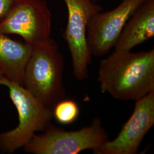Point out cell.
Segmentation results:
<instances>
[{
	"label": "cell",
	"mask_w": 154,
	"mask_h": 154,
	"mask_svg": "<svg viewBox=\"0 0 154 154\" xmlns=\"http://www.w3.org/2000/svg\"><path fill=\"white\" fill-rule=\"evenodd\" d=\"M101 91L121 100H137L154 91V50H115L100 61Z\"/></svg>",
	"instance_id": "cell-1"
},
{
	"label": "cell",
	"mask_w": 154,
	"mask_h": 154,
	"mask_svg": "<svg viewBox=\"0 0 154 154\" xmlns=\"http://www.w3.org/2000/svg\"><path fill=\"white\" fill-rule=\"evenodd\" d=\"M64 60L55 41L50 38L33 47L23 77V86L46 107L53 110L64 99Z\"/></svg>",
	"instance_id": "cell-2"
},
{
	"label": "cell",
	"mask_w": 154,
	"mask_h": 154,
	"mask_svg": "<svg viewBox=\"0 0 154 154\" xmlns=\"http://www.w3.org/2000/svg\"><path fill=\"white\" fill-rule=\"evenodd\" d=\"M0 85L8 88L10 98L18 116L16 127L0 133V150L11 153L23 147L36 132L44 131L51 124L53 110L40 102L22 85L5 77L0 80Z\"/></svg>",
	"instance_id": "cell-3"
},
{
	"label": "cell",
	"mask_w": 154,
	"mask_h": 154,
	"mask_svg": "<svg viewBox=\"0 0 154 154\" xmlns=\"http://www.w3.org/2000/svg\"><path fill=\"white\" fill-rule=\"evenodd\" d=\"M109 140V135L99 118L90 126L67 131L50 124L42 134H35L24 147L34 154H77L91 149L93 153Z\"/></svg>",
	"instance_id": "cell-4"
},
{
	"label": "cell",
	"mask_w": 154,
	"mask_h": 154,
	"mask_svg": "<svg viewBox=\"0 0 154 154\" xmlns=\"http://www.w3.org/2000/svg\"><path fill=\"white\" fill-rule=\"evenodd\" d=\"M52 15L44 0H19L0 21V33L16 34L32 47L50 38Z\"/></svg>",
	"instance_id": "cell-5"
},
{
	"label": "cell",
	"mask_w": 154,
	"mask_h": 154,
	"mask_svg": "<svg viewBox=\"0 0 154 154\" xmlns=\"http://www.w3.org/2000/svg\"><path fill=\"white\" fill-rule=\"evenodd\" d=\"M63 1L68 13L63 38L72 56L73 75L77 80L83 81L88 77L91 57L86 39L88 24L94 15L102 11V8L91 0Z\"/></svg>",
	"instance_id": "cell-6"
},
{
	"label": "cell",
	"mask_w": 154,
	"mask_h": 154,
	"mask_svg": "<svg viewBox=\"0 0 154 154\" xmlns=\"http://www.w3.org/2000/svg\"><path fill=\"white\" fill-rule=\"evenodd\" d=\"M146 0H122L110 11L96 13L88 24L86 39L91 55L102 57L114 48L126 23Z\"/></svg>",
	"instance_id": "cell-7"
},
{
	"label": "cell",
	"mask_w": 154,
	"mask_h": 154,
	"mask_svg": "<svg viewBox=\"0 0 154 154\" xmlns=\"http://www.w3.org/2000/svg\"><path fill=\"white\" fill-rule=\"evenodd\" d=\"M131 116L118 136L108 140L95 154H136L145 135L154 125V91L135 101Z\"/></svg>",
	"instance_id": "cell-8"
},
{
	"label": "cell",
	"mask_w": 154,
	"mask_h": 154,
	"mask_svg": "<svg viewBox=\"0 0 154 154\" xmlns=\"http://www.w3.org/2000/svg\"><path fill=\"white\" fill-rule=\"evenodd\" d=\"M154 36V0H146L134 12L123 29L115 50L131 51Z\"/></svg>",
	"instance_id": "cell-9"
},
{
	"label": "cell",
	"mask_w": 154,
	"mask_h": 154,
	"mask_svg": "<svg viewBox=\"0 0 154 154\" xmlns=\"http://www.w3.org/2000/svg\"><path fill=\"white\" fill-rule=\"evenodd\" d=\"M33 47L0 33V70L6 79L23 86L25 68Z\"/></svg>",
	"instance_id": "cell-10"
},
{
	"label": "cell",
	"mask_w": 154,
	"mask_h": 154,
	"mask_svg": "<svg viewBox=\"0 0 154 154\" xmlns=\"http://www.w3.org/2000/svg\"><path fill=\"white\" fill-rule=\"evenodd\" d=\"M53 115L59 123L68 125L76 121L79 115V108L74 100L62 99L54 106Z\"/></svg>",
	"instance_id": "cell-11"
},
{
	"label": "cell",
	"mask_w": 154,
	"mask_h": 154,
	"mask_svg": "<svg viewBox=\"0 0 154 154\" xmlns=\"http://www.w3.org/2000/svg\"><path fill=\"white\" fill-rule=\"evenodd\" d=\"M19 0H0V21L3 20Z\"/></svg>",
	"instance_id": "cell-12"
},
{
	"label": "cell",
	"mask_w": 154,
	"mask_h": 154,
	"mask_svg": "<svg viewBox=\"0 0 154 154\" xmlns=\"http://www.w3.org/2000/svg\"><path fill=\"white\" fill-rule=\"evenodd\" d=\"M4 77H5V76H4V74H3V72H1V70H0V80L1 79H2L3 78H4Z\"/></svg>",
	"instance_id": "cell-13"
}]
</instances>
